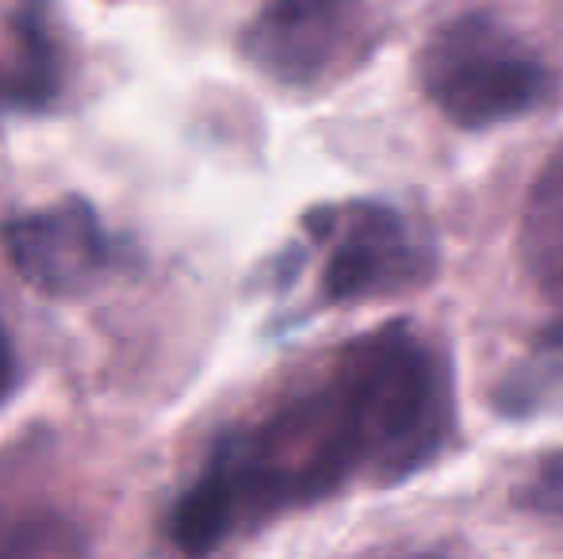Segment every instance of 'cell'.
<instances>
[{"mask_svg":"<svg viewBox=\"0 0 563 559\" xmlns=\"http://www.w3.org/2000/svg\"><path fill=\"white\" fill-rule=\"evenodd\" d=\"M311 231L334 242L322 269L327 303L384 299L433 277V254L410 238L402 215L384 203L319 211L311 215Z\"/></svg>","mask_w":563,"mask_h":559,"instance_id":"3957f363","label":"cell"},{"mask_svg":"<svg viewBox=\"0 0 563 559\" xmlns=\"http://www.w3.org/2000/svg\"><path fill=\"white\" fill-rule=\"evenodd\" d=\"M529 242L541 277H563V157H556L549 177L537 185L533 211H529Z\"/></svg>","mask_w":563,"mask_h":559,"instance_id":"ba28073f","label":"cell"},{"mask_svg":"<svg viewBox=\"0 0 563 559\" xmlns=\"http://www.w3.org/2000/svg\"><path fill=\"white\" fill-rule=\"evenodd\" d=\"M518 502L541 517H556L563 522V452H552L537 463L529 483L518 491Z\"/></svg>","mask_w":563,"mask_h":559,"instance_id":"9c48e42d","label":"cell"},{"mask_svg":"<svg viewBox=\"0 0 563 559\" xmlns=\"http://www.w3.org/2000/svg\"><path fill=\"white\" fill-rule=\"evenodd\" d=\"M238 506L230 499L227 483L203 463L196 483L177 499L169 514V540L188 559H208L227 545L238 529Z\"/></svg>","mask_w":563,"mask_h":559,"instance_id":"52a82bcc","label":"cell"},{"mask_svg":"<svg viewBox=\"0 0 563 559\" xmlns=\"http://www.w3.org/2000/svg\"><path fill=\"white\" fill-rule=\"evenodd\" d=\"M361 0H265L242 31V54L284 85H311L353 35Z\"/></svg>","mask_w":563,"mask_h":559,"instance_id":"5b68a950","label":"cell"},{"mask_svg":"<svg viewBox=\"0 0 563 559\" xmlns=\"http://www.w3.org/2000/svg\"><path fill=\"white\" fill-rule=\"evenodd\" d=\"M0 242L15 277L51 299L81 295L115 269V242L85 195L8 219Z\"/></svg>","mask_w":563,"mask_h":559,"instance_id":"277c9868","label":"cell"},{"mask_svg":"<svg viewBox=\"0 0 563 559\" xmlns=\"http://www.w3.org/2000/svg\"><path fill=\"white\" fill-rule=\"evenodd\" d=\"M430 104L464 131L510 123L549 100L552 74L514 31L483 12L456 15L418 54Z\"/></svg>","mask_w":563,"mask_h":559,"instance_id":"7a4b0ae2","label":"cell"},{"mask_svg":"<svg viewBox=\"0 0 563 559\" xmlns=\"http://www.w3.org/2000/svg\"><path fill=\"white\" fill-rule=\"evenodd\" d=\"M0 51V112L43 115L66 92V43L46 0H15Z\"/></svg>","mask_w":563,"mask_h":559,"instance_id":"8992f818","label":"cell"},{"mask_svg":"<svg viewBox=\"0 0 563 559\" xmlns=\"http://www.w3.org/2000/svg\"><path fill=\"white\" fill-rule=\"evenodd\" d=\"M364 425L376 483H402L441 452L452 429L449 372L410 326L345 345L334 365Z\"/></svg>","mask_w":563,"mask_h":559,"instance_id":"6da1fadb","label":"cell"},{"mask_svg":"<svg viewBox=\"0 0 563 559\" xmlns=\"http://www.w3.org/2000/svg\"><path fill=\"white\" fill-rule=\"evenodd\" d=\"M20 380H23L20 357H15V345H12V337H8L4 322H0V411H4L8 399L20 391Z\"/></svg>","mask_w":563,"mask_h":559,"instance_id":"30bf717a","label":"cell"}]
</instances>
